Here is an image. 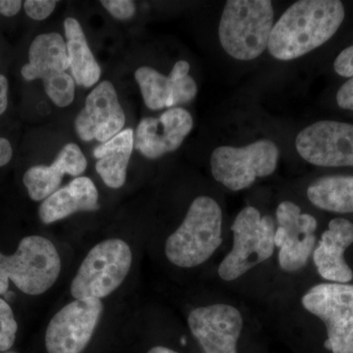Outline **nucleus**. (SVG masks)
<instances>
[{
    "label": "nucleus",
    "instance_id": "1",
    "mask_svg": "<svg viewBox=\"0 0 353 353\" xmlns=\"http://www.w3.org/2000/svg\"><path fill=\"white\" fill-rule=\"evenodd\" d=\"M345 19L339 0H299L274 24L267 50L279 61L299 59L328 43Z\"/></svg>",
    "mask_w": 353,
    "mask_h": 353
},
{
    "label": "nucleus",
    "instance_id": "2",
    "mask_svg": "<svg viewBox=\"0 0 353 353\" xmlns=\"http://www.w3.org/2000/svg\"><path fill=\"white\" fill-rule=\"evenodd\" d=\"M223 210L213 197L197 196L178 229L165 243V254L180 268L205 263L222 243Z\"/></svg>",
    "mask_w": 353,
    "mask_h": 353
},
{
    "label": "nucleus",
    "instance_id": "3",
    "mask_svg": "<svg viewBox=\"0 0 353 353\" xmlns=\"http://www.w3.org/2000/svg\"><path fill=\"white\" fill-rule=\"evenodd\" d=\"M274 17L273 3L269 0H229L218 27L221 46L239 61L256 59L268 48Z\"/></svg>",
    "mask_w": 353,
    "mask_h": 353
},
{
    "label": "nucleus",
    "instance_id": "4",
    "mask_svg": "<svg viewBox=\"0 0 353 353\" xmlns=\"http://www.w3.org/2000/svg\"><path fill=\"white\" fill-rule=\"evenodd\" d=\"M233 245L220 262L218 275L225 282L239 280L248 271L263 263L275 252V219L262 215L254 206H245L231 227Z\"/></svg>",
    "mask_w": 353,
    "mask_h": 353
},
{
    "label": "nucleus",
    "instance_id": "5",
    "mask_svg": "<svg viewBox=\"0 0 353 353\" xmlns=\"http://www.w3.org/2000/svg\"><path fill=\"white\" fill-rule=\"evenodd\" d=\"M61 271L57 248L48 239H23L12 255L0 253V296L8 292L9 281L25 294L38 296L50 290Z\"/></svg>",
    "mask_w": 353,
    "mask_h": 353
},
{
    "label": "nucleus",
    "instance_id": "6",
    "mask_svg": "<svg viewBox=\"0 0 353 353\" xmlns=\"http://www.w3.org/2000/svg\"><path fill=\"white\" fill-rule=\"evenodd\" d=\"M280 150L269 139H260L243 146H218L210 157L213 179L231 192L248 189L259 179L277 170Z\"/></svg>",
    "mask_w": 353,
    "mask_h": 353
},
{
    "label": "nucleus",
    "instance_id": "7",
    "mask_svg": "<svg viewBox=\"0 0 353 353\" xmlns=\"http://www.w3.org/2000/svg\"><path fill=\"white\" fill-rule=\"evenodd\" d=\"M131 248L126 241L112 239L92 248L71 284L76 299H103L124 282L132 266Z\"/></svg>",
    "mask_w": 353,
    "mask_h": 353
},
{
    "label": "nucleus",
    "instance_id": "8",
    "mask_svg": "<svg viewBox=\"0 0 353 353\" xmlns=\"http://www.w3.org/2000/svg\"><path fill=\"white\" fill-rule=\"evenodd\" d=\"M301 305L324 323L327 350L353 353V285L327 282L313 285L301 297Z\"/></svg>",
    "mask_w": 353,
    "mask_h": 353
},
{
    "label": "nucleus",
    "instance_id": "9",
    "mask_svg": "<svg viewBox=\"0 0 353 353\" xmlns=\"http://www.w3.org/2000/svg\"><path fill=\"white\" fill-rule=\"evenodd\" d=\"M70 69L66 41L58 32L41 34L32 41L29 63L21 73L25 80L41 79L46 94L58 108H67L75 99L76 83Z\"/></svg>",
    "mask_w": 353,
    "mask_h": 353
},
{
    "label": "nucleus",
    "instance_id": "10",
    "mask_svg": "<svg viewBox=\"0 0 353 353\" xmlns=\"http://www.w3.org/2000/svg\"><path fill=\"white\" fill-rule=\"evenodd\" d=\"M276 223L279 266L285 273H297L307 265L317 245V220L296 202L284 201L276 209Z\"/></svg>",
    "mask_w": 353,
    "mask_h": 353
},
{
    "label": "nucleus",
    "instance_id": "11",
    "mask_svg": "<svg viewBox=\"0 0 353 353\" xmlns=\"http://www.w3.org/2000/svg\"><path fill=\"white\" fill-rule=\"evenodd\" d=\"M294 146L304 161L323 168L353 167V124L321 120L297 134Z\"/></svg>",
    "mask_w": 353,
    "mask_h": 353
},
{
    "label": "nucleus",
    "instance_id": "12",
    "mask_svg": "<svg viewBox=\"0 0 353 353\" xmlns=\"http://www.w3.org/2000/svg\"><path fill=\"white\" fill-rule=\"evenodd\" d=\"M101 299H76L58 311L48 324V353H82L88 347L102 313Z\"/></svg>",
    "mask_w": 353,
    "mask_h": 353
},
{
    "label": "nucleus",
    "instance_id": "13",
    "mask_svg": "<svg viewBox=\"0 0 353 353\" xmlns=\"http://www.w3.org/2000/svg\"><path fill=\"white\" fill-rule=\"evenodd\" d=\"M188 324L203 353H238L245 322L234 305L214 303L194 309Z\"/></svg>",
    "mask_w": 353,
    "mask_h": 353
},
{
    "label": "nucleus",
    "instance_id": "14",
    "mask_svg": "<svg viewBox=\"0 0 353 353\" xmlns=\"http://www.w3.org/2000/svg\"><path fill=\"white\" fill-rule=\"evenodd\" d=\"M190 65L185 60H179L168 76L152 67L143 66L134 72V79L141 90L146 108L150 110L180 108L194 101L197 94V85L190 75Z\"/></svg>",
    "mask_w": 353,
    "mask_h": 353
},
{
    "label": "nucleus",
    "instance_id": "15",
    "mask_svg": "<svg viewBox=\"0 0 353 353\" xmlns=\"http://www.w3.org/2000/svg\"><path fill=\"white\" fill-rule=\"evenodd\" d=\"M126 116L113 83H99L88 94L85 108L75 119V130L83 141L104 143L123 131Z\"/></svg>",
    "mask_w": 353,
    "mask_h": 353
},
{
    "label": "nucleus",
    "instance_id": "16",
    "mask_svg": "<svg viewBox=\"0 0 353 353\" xmlns=\"http://www.w3.org/2000/svg\"><path fill=\"white\" fill-rule=\"evenodd\" d=\"M192 128L194 118L187 109H167L159 117L141 120L134 132V148L148 159H158L179 150Z\"/></svg>",
    "mask_w": 353,
    "mask_h": 353
},
{
    "label": "nucleus",
    "instance_id": "17",
    "mask_svg": "<svg viewBox=\"0 0 353 353\" xmlns=\"http://www.w3.org/2000/svg\"><path fill=\"white\" fill-rule=\"evenodd\" d=\"M353 243V223L343 217L334 218L317 241L312 259L318 274L331 283L348 284L353 272L345 261V252Z\"/></svg>",
    "mask_w": 353,
    "mask_h": 353
},
{
    "label": "nucleus",
    "instance_id": "18",
    "mask_svg": "<svg viewBox=\"0 0 353 353\" xmlns=\"http://www.w3.org/2000/svg\"><path fill=\"white\" fill-rule=\"evenodd\" d=\"M88 167L87 158L76 143H70L58 153L50 166L38 165L26 172L23 182L34 201H44L59 190L64 175H82Z\"/></svg>",
    "mask_w": 353,
    "mask_h": 353
},
{
    "label": "nucleus",
    "instance_id": "19",
    "mask_svg": "<svg viewBox=\"0 0 353 353\" xmlns=\"http://www.w3.org/2000/svg\"><path fill=\"white\" fill-rule=\"evenodd\" d=\"M99 208V190L94 183L88 176H78L44 199L39 206V216L43 224L48 225L79 211H95Z\"/></svg>",
    "mask_w": 353,
    "mask_h": 353
},
{
    "label": "nucleus",
    "instance_id": "20",
    "mask_svg": "<svg viewBox=\"0 0 353 353\" xmlns=\"http://www.w3.org/2000/svg\"><path fill=\"white\" fill-rule=\"evenodd\" d=\"M134 148V132L128 128L94 148L92 153L97 159L95 169L108 187L119 189L124 185Z\"/></svg>",
    "mask_w": 353,
    "mask_h": 353
},
{
    "label": "nucleus",
    "instance_id": "21",
    "mask_svg": "<svg viewBox=\"0 0 353 353\" xmlns=\"http://www.w3.org/2000/svg\"><path fill=\"white\" fill-rule=\"evenodd\" d=\"M70 71L76 85L92 88L99 82L101 69L92 54L80 22L69 17L64 21Z\"/></svg>",
    "mask_w": 353,
    "mask_h": 353
},
{
    "label": "nucleus",
    "instance_id": "22",
    "mask_svg": "<svg viewBox=\"0 0 353 353\" xmlns=\"http://www.w3.org/2000/svg\"><path fill=\"white\" fill-rule=\"evenodd\" d=\"M316 208L336 214L353 213V176L331 175L316 179L306 190Z\"/></svg>",
    "mask_w": 353,
    "mask_h": 353
},
{
    "label": "nucleus",
    "instance_id": "23",
    "mask_svg": "<svg viewBox=\"0 0 353 353\" xmlns=\"http://www.w3.org/2000/svg\"><path fill=\"white\" fill-rule=\"evenodd\" d=\"M17 330L12 309L6 301L0 299V352H7L13 347Z\"/></svg>",
    "mask_w": 353,
    "mask_h": 353
},
{
    "label": "nucleus",
    "instance_id": "24",
    "mask_svg": "<svg viewBox=\"0 0 353 353\" xmlns=\"http://www.w3.org/2000/svg\"><path fill=\"white\" fill-rule=\"evenodd\" d=\"M101 6L118 20H129L136 14V3L132 0H102Z\"/></svg>",
    "mask_w": 353,
    "mask_h": 353
},
{
    "label": "nucleus",
    "instance_id": "25",
    "mask_svg": "<svg viewBox=\"0 0 353 353\" xmlns=\"http://www.w3.org/2000/svg\"><path fill=\"white\" fill-rule=\"evenodd\" d=\"M57 1L53 0H27L24 2L26 13L32 20L43 21L50 17Z\"/></svg>",
    "mask_w": 353,
    "mask_h": 353
},
{
    "label": "nucleus",
    "instance_id": "26",
    "mask_svg": "<svg viewBox=\"0 0 353 353\" xmlns=\"http://www.w3.org/2000/svg\"><path fill=\"white\" fill-rule=\"evenodd\" d=\"M333 66L339 76L347 79L353 77V44L339 53Z\"/></svg>",
    "mask_w": 353,
    "mask_h": 353
},
{
    "label": "nucleus",
    "instance_id": "27",
    "mask_svg": "<svg viewBox=\"0 0 353 353\" xmlns=\"http://www.w3.org/2000/svg\"><path fill=\"white\" fill-rule=\"evenodd\" d=\"M336 101L339 108L343 110L353 111V77L347 79L339 88L336 94Z\"/></svg>",
    "mask_w": 353,
    "mask_h": 353
},
{
    "label": "nucleus",
    "instance_id": "28",
    "mask_svg": "<svg viewBox=\"0 0 353 353\" xmlns=\"http://www.w3.org/2000/svg\"><path fill=\"white\" fill-rule=\"evenodd\" d=\"M22 6L20 0H0V14L6 17H13L19 13Z\"/></svg>",
    "mask_w": 353,
    "mask_h": 353
},
{
    "label": "nucleus",
    "instance_id": "29",
    "mask_svg": "<svg viewBox=\"0 0 353 353\" xmlns=\"http://www.w3.org/2000/svg\"><path fill=\"white\" fill-rule=\"evenodd\" d=\"M12 146L8 139L0 138V167L6 166L12 158Z\"/></svg>",
    "mask_w": 353,
    "mask_h": 353
},
{
    "label": "nucleus",
    "instance_id": "30",
    "mask_svg": "<svg viewBox=\"0 0 353 353\" xmlns=\"http://www.w3.org/2000/svg\"><path fill=\"white\" fill-rule=\"evenodd\" d=\"M8 105V81L0 74V115L6 112Z\"/></svg>",
    "mask_w": 353,
    "mask_h": 353
},
{
    "label": "nucleus",
    "instance_id": "31",
    "mask_svg": "<svg viewBox=\"0 0 353 353\" xmlns=\"http://www.w3.org/2000/svg\"><path fill=\"white\" fill-rule=\"evenodd\" d=\"M148 353H179L176 350L166 347H154L152 350H148Z\"/></svg>",
    "mask_w": 353,
    "mask_h": 353
}]
</instances>
